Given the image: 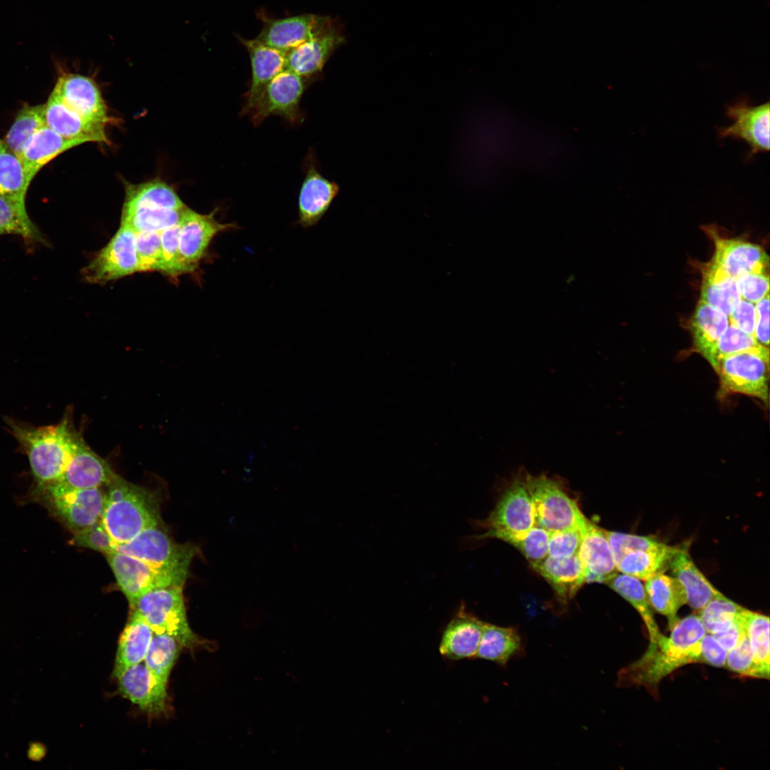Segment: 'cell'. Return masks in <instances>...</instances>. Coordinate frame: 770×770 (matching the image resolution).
I'll list each match as a JSON object with an SVG mask.
<instances>
[{"label": "cell", "instance_id": "1", "mask_svg": "<svg viewBox=\"0 0 770 770\" xmlns=\"http://www.w3.org/2000/svg\"><path fill=\"white\" fill-rule=\"evenodd\" d=\"M671 630L669 637L661 634L640 659L620 671L618 686H642L656 694L659 683L670 673L689 664L702 663L699 640L707 632L698 615L679 620Z\"/></svg>", "mask_w": 770, "mask_h": 770}, {"label": "cell", "instance_id": "2", "mask_svg": "<svg viewBox=\"0 0 770 770\" xmlns=\"http://www.w3.org/2000/svg\"><path fill=\"white\" fill-rule=\"evenodd\" d=\"M6 423L29 458L38 489L61 477L82 438L69 416L48 426L32 427L11 419H6Z\"/></svg>", "mask_w": 770, "mask_h": 770}, {"label": "cell", "instance_id": "3", "mask_svg": "<svg viewBox=\"0 0 770 770\" xmlns=\"http://www.w3.org/2000/svg\"><path fill=\"white\" fill-rule=\"evenodd\" d=\"M101 521L116 545L128 543L143 530L159 525L154 496L119 476L108 486Z\"/></svg>", "mask_w": 770, "mask_h": 770}, {"label": "cell", "instance_id": "4", "mask_svg": "<svg viewBox=\"0 0 770 770\" xmlns=\"http://www.w3.org/2000/svg\"><path fill=\"white\" fill-rule=\"evenodd\" d=\"M115 550L144 562L157 571L173 578L183 586L190 563L197 553L193 545H179L159 528H147L126 543L115 545Z\"/></svg>", "mask_w": 770, "mask_h": 770}, {"label": "cell", "instance_id": "5", "mask_svg": "<svg viewBox=\"0 0 770 770\" xmlns=\"http://www.w3.org/2000/svg\"><path fill=\"white\" fill-rule=\"evenodd\" d=\"M130 607L143 617L154 634L170 635L187 648L199 643L188 623L181 586L154 589L140 597Z\"/></svg>", "mask_w": 770, "mask_h": 770}, {"label": "cell", "instance_id": "6", "mask_svg": "<svg viewBox=\"0 0 770 770\" xmlns=\"http://www.w3.org/2000/svg\"><path fill=\"white\" fill-rule=\"evenodd\" d=\"M524 480L532 500L536 525L551 533L582 528L587 525L589 520L557 480L527 473Z\"/></svg>", "mask_w": 770, "mask_h": 770}, {"label": "cell", "instance_id": "7", "mask_svg": "<svg viewBox=\"0 0 770 770\" xmlns=\"http://www.w3.org/2000/svg\"><path fill=\"white\" fill-rule=\"evenodd\" d=\"M524 473L508 485L485 520L486 532L478 538H496L515 546L535 525L532 500Z\"/></svg>", "mask_w": 770, "mask_h": 770}, {"label": "cell", "instance_id": "8", "mask_svg": "<svg viewBox=\"0 0 770 770\" xmlns=\"http://www.w3.org/2000/svg\"><path fill=\"white\" fill-rule=\"evenodd\" d=\"M715 371L724 393L769 399V350L761 345L722 358Z\"/></svg>", "mask_w": 770, "mask_h": 770}, {"label": "cell", "instance_id": "9", "mask_svg": "<svg viewBox=\"0 0 770 770\" xmlns=\"http://www.w3.org/2000/svg\"><path fill=\"white\" fill-rule=\"evenodd\" d=\"M310 83L287 68L278 73L265 86L250 111L252 124L258 126L272 115L279 116L292 125L302 124L304 114L300 102Z\"/></svg>", "mask_w": 770, "mask_h": 770}, {"label": "cell", "instance_id": "10", "mask_svg": "<svg viewBox=\"0 0 770 770\" xmlns=\"http://www.w3.org/2000/svg\"><path fill=\"white\" fill-rule=\"evenodd\" d=\"M218 208L200 214L186 207L179 221V252L184 274L198 269L213 239L220 233L239 229L235 222H221L215 215Z\"/></svg>", "mask_w": 770, "mask_h": 770}, {"label": "cell", "instance_id": "11", "mask_svg": "<svg viewBox=\"0 0 770 770\" xmlns=\"http://www.w3.org/2000/svg\"><path fill=\"white\" fill-rule=\"evenodd\" d=\"M38 491L46 493L56 515L74 533L101 520L106 492L101 488L72 489L52 483Z\"/></svg>", "mask_w": 770, "mask_h": 770}, {"label": "cell", "instance_id": "12", "mask_svg": "<svg viewBox=\"0 0 770 770\" xmlns=\"http://www.w3.org/2000/svg\"><path fill=\"white\" fill-rule=\"evenodd\" d=\"M138 272L135 232L121 225L109 242L83 270L86 281L104 284Z\"/></svg>", "mask_w": 770, "mask_h": 770}, {"label": "cell", "instance_id": "13", "mask_svg": "<svg viewBox=\"0 0 770 770\" xmlns=\"http://www.w3.org/2000/svg\"><path fill=\"white\" fill-rule=\"evenodd\" d=\"M346 42L342 24L337 19L329 27L286 55V68L309 83L319 78L333 53Z\"/></svg>", "mask_w": 770, "mask_h": 770}, {"label": "cell", "instance_id": "14", "mask_svg": "<svg viewBox=\"0 0 770 770\" xmlns=\"http://www.w3.org/2000/svg\"><path fill=\"white\" fill-rule=\"evenodd\" d=\"M337 19L314 14L279 19L266 18L255 38L268 46L287 53L329 27Z\"/></svg>", "mask_w": 770, "mask_h": 770}, {"label": "cell", "instance_id": "15", "mask_svg": "<svg viewBox=\"0 0 770 770\" xmlns=\"http://www.w3.org/2000/svg\"><path fill=\"white\" fill-rule=\"evenodd\" d=\"M52 92L68 108L83 118L105 126L110 122L106 104L91 77L62 71Z\"/></svg>", "mask_w": 770, "mask_h": 770}, {"label": "cell", "instance_id": "16", "mask_svg": "<svg viewBox=\"0 0 770 770\" xmlns=\"http://www.w3.org/2000/svg\"><path fill=\"white\" fill-rule=\"evenodd\" d=\"M303 165L305 175L299 192L297 223L304 228H309L325 215L337 195L339 186L319 171L312 150H309Z\"/></svg>", "mask_w": 770, "mask_h": 770}, {"label": "cell", "instance_id": "17", "mask_svg": "<svg viewBox=\"0 0 770 770\" xmlns=\"http://www.w3.org/2000/svg\"><path fill=\"white\" fill-rule=\"evenodd\" d=\"M106 555L117 583L130 605L154 589L172 585L180 586L173 578L157 571L134 557L117 550Z\"/></svg>", "mask_w": 770, "mask_h": 770}, {"label": "cell", "instance_id": "18", "mask_svg": "<svg viewBox=\"0 0 770 770\" xmlns=\"http://www.w3.org/2000/svg\"><path fill=\"white\" fill-rule=\"evenodd\" d=\"M727 115L733 124L718 130L720 138H733L744 140L756 154L769 150V103L749 106L740 101L727 107Z\"/></svg>", "mask_w": 770, "mask_h": 770}, {"label": "cell", "instance_id": "19", "mask_svg": "<svg viewBox=\"0 0 770 770\" xmlns=\"http://www.w3.org/2000/svg\"><path fill=\"white\" fill-rule=\"evenodd\" d=\"M485 622L468 612L463 602L442 632L439 652L449 661L475 659Z\"/></svg>", "mask_w": 770, "mask_h": 770}, {"label": "cell", "instance_id": "20", "mask_svg": "<svg viewBox=\"0 0 770 770\" xmlns=\"http://www.w3.org/2000/svg\"><path fill=\"white\" fill-rule=\"evenodd\" d=\"M715 252L710 262L727 276L736 279L749 272L767 274L769 257L759 245L714 237Z\"/></svg>", "mask_w": 770, "mask_h": 770}, {"label": "cell", "instance_id": "21", "mask_svg": "<svg viewBox=\"0 0 770 770\" xmlns=\"http://www.w3.org/2000/svg\"><path fill=\"white\" fill-rule=\"evenodd\" d=\"M246 48L251 64V80L244 96L240 114L248 115L268 83L286 69L287 53L268 46L257 39L237 36Z\"/></svg>", "mask_w": 770, "mask_h": 770}, {"label": "cell", "instance_id": "22", "mask_svg": "<svg viewBox=\"0 0 770 770\" xmlns=\"http://www.w3.org/2000/svg\"><path fill=\"white\" fill-rule=\"evenodd\" d=\"M117 476L81 438L62 475L53 483L72 489L101 488L107 486Z\"/></svg>", "mask_w": 770, "mask_h": 770}, {"label": "cell", "instance_id": "23", "mask_svg": "<svg viewBox=\"0 0 770 770\" xmlns=\"http://www.w3.org/2000/svg\"><path fill=\"white\" fill-rule=\"evenodd\" d=\"M120 694L141 710L153 715L167 709V687L156 681L144 661L127 669L117 679Z\"/></svg>", "mask_w": 770, "mask_h": 770}, {"label": "cell", "instance_id": "24", "mask_svg": "<svg viewBox=\"0 0 770 770\" xmlns=\"http://www.w3.org/2000/svg\"><path fill=\"white\" fill-rule=\"evenodd\" d=\"M578 556L584 568L585 582H605L617 573L605 530L590 520L583 529Z\"/></svg>", "mask_w": 770, "mask_h": 770}, {"label": "cell", "instance_id": "25", "mask_svg": "<svg viewBox=\"0 0 770 770\" xmlns=\"http://www.w3.org/2000/svg\"><path fill=\"white\" fill-rule=\"evenodd\" d=\"M44 118L47 127L64 138L110 143L105 125L89 121L73 112L53 92L45 103Z\"/></svg>", "mask_w": 770, "mask_h": 770}, {"label": "cell", "instance_id": "26", "mask_svg": "<svg viewBox=\"0 0 770 770\" xmlns=\"http://www.w3.org/2000/svg\"><path fill=\"white\" fill-rule=\"evenodd\" d=\"M86 143L81 139L64 138L44 125L26 141L20 159L29 180L32 181L37 173L56 157L66 150Z\"/></svg>", "mask_w": 770, "mask_h": 770}, {"label": "cell", "instance_id": "27", "mask_svg": "<svg viewBox=\"0 0 770 770\" xmlns=\"http://www.w3.org/2000/svg\"><path fill=\"white\" fill-rule=\"evenodd\" d=\"M669 569L682 584L687 604L694 610H700L714 597L722 595L695 565L689 553L688 545L679 546Z\"/></svg>", "mask_w": 770, "mask_h": 770}, {"label": "cell", "instance_id": "28", "mask_svg": "<svg viewBox=\"0 0 770 770\" xmlns=\"http://www.w3.org/2000/svg\"><path fill=\"white\" fill-rule=\"evenodd\" d=\"M531 566L551 585L563 603L570 600L585 583L584 568L578 554L565 558L548 555Z\"/></svg>", "mask_w": 770, "mask_h": 770}, {"label": "cell", "instance_id": "29", "mask_svg": "<svg viewBox=\"0 0 770 770\" xmlns=\"http://www.w3.org/2000/svg\"><path fill=\"white\" fill-rule=\"evenodd\" d=\"M153 635L150 625L133 610L118 641L113 668L116 679L129 667L144 661Z\"/></svg>", "mask_w": 770, "mask_h": 770}, {"label": "cell", "instance_id": "30", "mask_svg": "<svg viewBox=\"0 0 770 770\" xmlns=\"http://www.w3.org/2000/svg\"><path fill=\"white\" fill-rule=\"evenodd\" d=\"M523 650L522 638L514 627L485 622L475 659L493 662L505 667Z\"/></svg>", "mask_w": 770, "mask_h": 770}, {"label": "cell", "instance_id": "31", "mask_svg": "<svg viewBox=\"0 0 770 770\" xmlns=\"http://www.w3.org/2000/svg\"><path fill=\"white\" fill-rule=\"evenodd\" d=\"M645 589L650 606L667 617L672 630L679 620L678 610L687 604L682 584L675 577L659 573L645 580Z\"/></svg>", "mask_w": 770, "mask_h": 770}, {"label": "cell", "instance_id": "32", "mask_svg": "<svg viewBox=\"0 0 770 770\" xmlns=\"http://www.w3.org/2000/svg\"><path fill=\"white\" fill-rule=\"evenodd\" d=\"M143 207L181 210L186 205L175 190L161 180L137 185L126 183L123 210Z\"/></svg>", "mask_w": 770, "mask_h": 770}, {"label": "cell", "instance_id": "33", "mask_svg": "<svg viewBox=\"0 0 770 770\" xmlns=\"http://www.w3.org/2000/svg\"><path fill=\"white\" fill-rule=\"evenodd\" d=\"M729 324L724 312L700 300L692 319L691 329L696 349L706 359Z\"/></svg>", "mask_w": 770, "mask_h": 770}, {"label": "cell", "instance_id": "34", "mask_svg": "<svg viewBox=\"0 0 770 770\" xmlns=\"http://www.w3.org/2000/svg\"><path fill=\"white\" fill-rule=\"evenodd\" d=\"M679 546H662L647 550H637L625 554L616 564L617 571L640 580L664 573L669 568L672 557Z\"/></svg>", "mask_w": 770, "mask_h": 770}, {"label": "cell", "instance_id": "35", "mask_svg": "<svg viewBox=\"0 0 770 770\" xmlns=\"http://www.w3.org/2000/svg\"><path fill=\"white\" fill-rule=\"evenodd\" d=\"M741 299L734 279L711 263L704 268L701 300L729 317Z\"/></svg>", "mask_w": 770, "mask_h": 770}, {"label": "cell", "instance_id": "36", "mask_svg": "<svg viewBox=\"0 0 770 770\" xmlns=\"http://www.w3.org/2000/svg\"><path fill=\"white\" fill-rule=\"evenodd\" d=\"M740 620L748 638L759 678H769V617L743 608Z\"/></svg>", "mask_w": 770, "mask_h": 770}, {"label": "cell", "instance_id": "37", "mask_svg": "<svg viewBox=\"0 0 770 770\" xmlns=\"http://www.w3.org/2000/svg\"><path fill=\"white\" fill-rule=\"evenodd\" d=\"M605 583L637 611L645 624L650 642H655L662 633L654 618L645 587L641 581L632 576L617 573Z\"/></svg>", "mask_w": 770, "mask_h": 770}, {"label": "cell", "instance_id": "38", "mask_svg": "<svg viewBox=\"0 0 770 770\" xmlns=\"http://www.w3.org/2000/svg\"><path fill=\"white\" fill-rule=\"evenodd\" d=\"M31 182L20 158L0 139V195L25 202Z\"/></svg>", "mask_w": 770, "mask_h": 770}, {"label": "cell", "instance_id": "39", "mask_svg": "<svg viewBox=\"0 0 770 770\" xmlns=\"http://www.w3.org/2000/svg\"><path fill=\"white\" fill-rule=\"evenodd\" d=\"M16 235L28 242L45 244V239L29 217L25 202L0 195V236Z\"/></svg>", "mask_w": 770, "mask_h": 770}, {"label": "cell", "instance_id": "40", "mask_svg": "<svg viewBox=\"0 0 770 770\" xmlns=\"http://www.w3.org/2000/svg\"><path fill=\"white\" fill-rule=\"evenodd\" d=\"M185 207L174 210L143 207L123 210L120 224L128 225L135 232H161L178 224Z\"/></svg>", "mask_w": 770, "mask_h": 770}, {"label": "cell", "instance_id": "41", "mask_svg": "<svg viewBox=\"0 0 770 770\" xmlns=\"http://www.w3.org/2000/svg\"><path fill=\"white\" fill-rule=\"evenodd\" d=\"M180 646L170 635L154 634L153 637L144 662L156 681L163 686L167 687Z\"/></svg>", "mask_w": 770, "mask_h": 770}, {"label": "cell", "instance_id": "42", "mask_svg": "<svg viewBox=\"0 0 770 770\" xmlns=\"http://www.w3.org/2000/svg\"><path fill=\"white\" fill-rule=\"evenodd\" d=\"M44 104L26 106L19 110L13 124L3 141L20 158L23 147L28 138L37 130L46 125Z\"/></svg>", "mask_w": 770, "mask_h": 770}, {"label": "cell", "instance_id": "43", "mask_svg": "<svg viewBox=\"0 0 770 770\" xmlns=\"http://www.w3.org/2000/svg\"><path fill=\"white\" fill-rule=\"evenodd\" d=\"M743 608L722 594L714 597L699 610L698 616L706 632L714 635L737 622Z\"/></svg>", "mask_w": 770, "mask_h": 770}, {"label": "cell", "instance_id": "44", "mask_svg": "<svg viewBox=\"0 0 770 770\" xmlns=\"http://www.w3.org/2000/svg\"><path fill=\"white\" fill-rule=\"evenodd\" d=\"M760 345L753 335L729 324L718 339L707 360L715 370L722 358Z\"/></svg>", "mask_w": 770, "mask_h": 770}, {"label": "cell", "instance_id": "45", "mask_svg": "<svg viewBox=\"0 0 770 770\" xmlns=\"http://www.w3.org/2000/svg\"><path fill=\"white\" fill-rule=\"evenodd\" d=\"M138 272L161 271L160 232H135Z\"/></svg>", "mask_w": 770, "mask_h": 770}, {"label": "cell", "instance_id": "46", "mask_svg": "<svg viewBox=\"0 0 770 770\" xmlns=\"http://www.w3.org/2000/svg\"><path fill=\"white\" fill-rule=\"evenodd\" d=\"M617 564L627 553L659 548L664 543L652 536H643L605 530Z\"/></svg>", "mask_w": 770, "mask_h": 770}, {"label": "cell", "instance_id": "47", "mask_svg": "<svg viewBox=\"0 0 770 770\" xmlns=\"http://www.w3.org/2000/svg\"><path fill=\"white\" fill-rule=\"evenodd\" d=\"M179 222L160 232L161 272L176 277L184 274L179 252Z\"/></svg>", "mask_w": 770, "mask_h": 770}, {"label": "cell", "instance_id": "48", "mask_svg": "<svg viewBox=\"0 0 770 770\" xmlns=\"http://www.w3.org/2000/svg\"><path fill=\"white\" fill-rule=\"evenodd\" d=\"M550 535V532L535 525L514 547L523 554L531 565L536 564L548 555Z\"/></svg>", "mask_w": 770, "mask_h": 770}, {"label": "cell", "instance_id": "49", "mask_svg": "<svg viewBox=\"0 0 770 770\" xmlns=\"http://www.w3.org/2000/svg\"><path fill=\"white\" fill-rule=\"evenodd\" d=\"M725 667L741 676L759 678L751 649L745 632L736 645L727 651Z\"/></svg>", "mask_w": 770, "mask_h": 770}, {"label": "cell", "instance_id": "50", "mask_svg": "<svg viewBox=\"0 0 770 770\" xmlns=\"http://www.w3.org/2000/svg\"><path fill=\"white\" fill-rule=\"evenodd\" d=\"M71 542L77 546L90 548L106 555L115 551L116 545L101 520L75 533Z\"/></svg>", "mask_w": 770, "mask_h": 770}, {"label": "cell", "instance_id": "51", "mask_svg": "<svg viewBox=\"0 0 770 770\" xmlns=\"http://www.w3.org/2000/svg\"><path fill=\"white\" fill-rule=\"evenodd\" d=\"M585 527L551 532L548 542V556L565 558L577 555Z\"/></svg>", "mask_w": 770, "mask_h": 770}, {"label": "cell", "instance_id": "52", "mask_svg": "<svg viewBox=\"0 0 770 770\" xmlns=\"http://www.w3.org/2000/svg\"><path fill=\"white\" fill-rule=\"evenodd\" d=\"M736 287L741 299L756 304L769 289V274L749 272L735 279Z\"/></svg>", "mask_w": 770, "mask_h": 770}, {"label": "cell", "instance_id": "53", "mask_svg": "<svg viewBox=\"0 0 770 770\" xmlns=\"http://www.w3.org/2000/svg\"><path fill=\"white\" fill-rule=\"evenodd\" d=\"M728 317L730 324L754 337L756 313L754 303L741 299Z\"/></svg>", "mask_w": 770, "mask_h": 770}, {"label": "cell", "instance_id": "54", "mask_svg": "<svg viewBox=\"0 0 770 770\" xmlns=\"http://www.w3.org/2000/svg\"><path fill=\"white\" fill-rule=\"evenodd\" d=\"M702 662L715 667L726 665L727 651L710 634H705L699 640Z\"/></svg>", "mask_w": 770, "mask_h": 770}, {"label": "cell", "instance_id": "55", "mask_svg": "<svg viewBox=\"0 0 770 770\" xmlns=\"http://www.w3.org/2000/svg\"><path fill=\"white\" fill-rule=\"evenodd\" d=\"M756 321L754 337L763 346L769 345V295L767 294L755 304Z\"/></svg>", "mask_w": 770, "mask_h": 770}, {"label": "cell", "instance_id": "56", "mask_svg": "<svg viewBox=\"0 0 770 770\" xmlns=\"http://www.w3.org/2000/svg\"><path fill=\"white\" fill-rule=\"evenodd\" d=\"M744 633V630L739 615V620L729 628L712 635L727 651H729L736 645Z\"/></svg>", "mask_w": 770, "mask_h": 770}, {"label": "cell", "instance_id": "57", "mask_svg": "<svg viewBox=\"0 0 770 770\" xmlns=\"http://www.w3.org/2000/svg\"><path fill=\"white\" fill-rule=\"evenodd\" d=\"M42 749H43L40 746H35L34 748H32L30 751L31 756L34 758V759L41 758L43 754V751Z\"/></svg>", "mask_w": 770, "mask_h": 770}]
</instances>
